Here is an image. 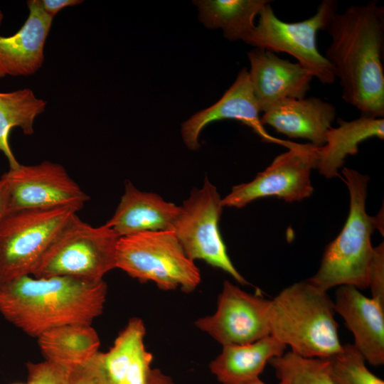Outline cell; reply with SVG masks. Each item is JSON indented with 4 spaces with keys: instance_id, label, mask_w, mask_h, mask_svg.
Segmentation results:
<instances>
[{
    "instance_id": "1",
    "label": "cell",
    "mask_w": 384,
    "mask_h": 384,
    "mask_svg": "<svg viewBox=\"0 0 384 384\" xmlns=\"http://www.w3.org/2000/svg\"><path fill=\"white\" fill-rule=\"evenodd\" d=\"M325 58L342 88V98L362 116L384 117V8L376 1L353 5L331 18Z\"/></svg>"
},
{
    "instance_id": "2",
    "label": "cell",
    "mask_w": 384,
    "mask_h": 384,
    "mask_svg": "<svg viewBox=\"0 0 384 384\" xmlns=\"http://www.w3.org/2000/svg\"><path fill=\"white\" fill-rule=\"evenodd\" d=\"M105 281L26 275L0 286V313L29 336L58 326L91 324L104 309Z\"/></svg>"
},
{
    "instance_id": "3",
    "label": "cell",
    "mask_w": 384,
    "mask_h": 384,
    "mask_svg": "<svg viewBox=\"0 0 384 384\" xmlns=\"http://www.w3.org/2000/svg\"><path fill=\"white\" fill-rule=\"evenodd\" d=\"M334 304L309 279L295 282L270 300V335L304 357L329 358L343 349Z\"/></svg>"
},
{
    "instance_id": "4",
    "label": "cell",
    "mask_w": 384,
    "mask_h": 384,
    "mask_svg": "<svg viewBox=\"0 0 384 384\" xmlns=\"http://www.w3.org/2000/svg\"><path fill=\"white\" fill-rule=\"evenodd\" d=\"M342 173L350 194V208L339 235L326 247L316 273L309 278L321 289L343 285L368 287V272L373 255L371 234L377 228L375 217L366 208L369 176L343 168Z\"/></svg>"
},
{
    "instance_id": "5",
    "label": "cell",
    "mask_w": 384,
    "mask_h": 384,
    "mask_svg": "<svg viewBox=\"0 0 384 384\" xmlns=\"http://www.w3.org/2000/svg\"><path fill=\"white\" fill-rule=\"evenodd\" d=\"M116 268L140 282H153L163 290L193 291L201 273L186 255L172 230L146 231L120 237Z\"/></svg>"
},
{
    "instance_id": "6",
    "label": "cell",
    "mask_w": 384,
    "mask_h": 384,
    "mask_svg": "<svg viewBox=\"0 0 384 384\" xmlns=\"http://www.w3.org/2000/svg\"><path fill=\"white\" fill-rule=\"evenodd\" d=\"M119 238L105 224L92 226L76 214L44 253L31 276L102 280L116 268Z\"/></svg>"
},
{
    "instance_id": "7",
    "label": "cell",
    "mask_w": 384,
    "mask_h": 384,
    "mask_svg": "<svg viewBox=\"0 0 384 384\" xmlns=\"http://www.w3.org/2000/svg\"><path fill=\"white\" fill-rule=\"evenodd\" d=\"M65 207L11 211L0 222V286L34 268L77 214Z\"/></svg>"
},
{
    "instance_id": "8",
    "label": "cell",
    "mask_w": 384,
    "mask_h": 384,
    "mask_svg": "<svg viewBox=\"0 0 384 384\" xmlns=\"http://www.w3.org/2000/svg\"><path fill=\"white\" fill-rule=\"evenodd\" d=\"M337 11L336 1L323 0L310 18L288 23L277 17L270 3L261 11L257 24L242 41L255 48L288 53L313 78L323 85H331L336 78L331 65L319 51L316 35L319 31H325Z\"/></svg>"
},
{
    "instance_id": "9",
    "label": "cell",
    "mask_w": 384,
    "mask_h": 384,
    "mask_svg": "<svg viewBox=\"0 0 384 384\" xmlns=\"http://www.w3.org/2000/svg\"><path fill=\"white\" fill-rule=\"evenodd\" d=\"M223 208L217 188L206 176L203 186L193 188L180 206L172 231L190 260H203L248 284L230 259L220 232Z\"/></svg>"
},
{
    "instance_id": "10",
    "label": "cell",
    "mask_w": 384,
    "mask_h": 384,
    "mask_svg": "<svg viewBox=\"0 0 384 384\" xmlns=\"http://www.w3.org/2000/svg\"><path fill=\"white\" fill-rule=\"evenodd\" d=\"M317 149L310 143L294 142L252 181L233 186L222 198L223 206L241 208L256 199L270 196L288 203L309 197L314 191L310 174L316 169Z\"/></svg>"
},
{
    "instance_id": "11",
    "label": "cell",
    "mask_w": 384,
    "mask_h": 384,
    "mask_svg": "<svg viewBox=\"0 0 384 384\" xmlns=\"http://www.w3.org/2000/svg\"><path fill=\"white\" fill-rule=\"evenodd\" d=\"M1 177L9 191V213L61 207L78 212L90 198L62 165L49 161L32 166L20 164Z\"/></svg>"
},
{
    "instance_id": "12",
    "label": "cell",
    "mask_w": 384,
    "mask_h": 384,
    "mask_svg": "<svg viewBox=\"0 0 384 384\" xmlns=\"http://www.w3.org/2000/svg\"><path fill=\"white\" fill-rule=\"evenodd\" d=\"M270 300L223 283L215 312L195 325L223 346L246 344L270 335Z\"/></svg>"
},
{
    "instance_id": "13",
    "label": "cell",
    "mask_w": 384,
    "mask_h": 384,
    "mask_svg": "<svg viewBox=\"0 0 384 384\" xmlns=\"http://www.w3.org/2000/svg\"><path fill=\"white\" fill-rule=\"evenodd\" d=\"M260 113L248 70L243 68L216 103L196 112L182 123L181 137L187 148L197 150L201 146L199 136L205 127L214 121L233 119L250 127L264 141L289 148L294 142L281 140L269 134L261 123Z\"/></svg>"
},
{
    "instance_id": "14",
    "label": "cell",
    "mask_w": 384,
    "mask_h": 384,
    "mask_svg": "<svg viewBox=\"0 0 384 384\" xmlns=\"http://www.w3.org/2000/svg\"><path fill=\"white\" fill-rule=\"evenodd\" d=\"M247 57L249 78L260 112L283 100L306 97L313 76L299 63L257 48Z\"/></svg>"
},
{
    "instance_id": "15",
    "label": "cell",
    "mask_w": 384,
    "mask_h": 384,
    "mask_svg": "<svg viewBox=\"0 0 384 384\" xmlns=\"http://www.w3.org/2000/svg\"><path fill=\"white\" fill-rule=\"evenodd\" d=\"M335 295V311L353 334V345L370 365H383L384 304L351 285L338 287Z\"/></svg>"
},
{
    "instance_id": "16",
    "label": "cell",
    "mask_w": 384,
    "mask_h": 384,
    "mask_svg": "<svg viewBox=\"0 0 384 384\" xmlns=\"http://www.w3.org/2000/svg\"><path fill=\"white\" fill-rule=\"evenodd\" d=\"M27 4L29 14L21 28L12 36H0V78L33 75L43 63L53 18L44 11L41 0Z\"/></svg>"
},
{
    "instance_id": "17",
    "label": "cell",
    "mask_w": 384,
    "mask_h": 384,
    "mask_svg": "<svg viewBox=\"0 0 384 384\" xmlns=\"http://www.w3.org/2000/svg\"><path fill=\"white\" fill-rule=\"evenodd\" d=\"M336 117V107L316 97L288 98L274 104L260 117L267 124L289 138H302L321 147Z\"/></svg>"
},
{
    "instance_id": "18",
    "label": "cell",
    "mask_w": 384,
    "mask_h": 384,
    "mask_svg": "<svg viewBox=\"0 0 384 384\" xmlns=\"http://www.w3.org/2000/svg\"><path fill=\"white\" fill-rule=\"evenodd\" d=\"M180 206L159 195L137 189L129 181L105 225L120 238L146 231L172 230Z\"/></svg>"
},
{
    "instance_id": "19",
    "label": "cell",
    "mask_w": 384,
    "mask_h": 384,
    "mask_svg": "<svg viewBox=\"0 0 384 384\" xmlns=\"http://www.w3.org/2000/svg\"><path fill=\"white\" fill-rule=\"evenodd\" d=\"M143 321L129 319L112 346L97 358L109 384H148L153 356L144 346Z\"/></svg>"
},
{
    "instance_id": "20",
    "label": "cell",
    "mask_w": 384,
    "mask_h": 384,
    "mask_svg": "<svg viewBox=\"0 0 384 384\" xmlns=\"http://www.w3.org/2000/svg\"><path fill=\"white\" fill-rule=\"evenodd\" d=\"M286 348L271 335L250 343L224 346L210 362V370L221 384H252L270 361Z\"/></svg>"
},
{
    "instance_id": "21",
    "label": "cell",
    "mask_w": 384,
    "mask_h": 384,
    "mask_svg": "<svg viewBox=\"0 0 384 384\" xmlns=\"http://www.w3.org/2000/svg\"><path fill=\"white\" fill-rule=\"evenodd\" d=\"M338 126L331 127L325 144L317 149L316 169L327 178L338 175L348 156L358 152L359 144L370 138L384 139V119L366 116L351 121L338 119Z\"/></svg>"
},
{
    "instance_id": "22",
    "label": "cell",
    "mask_w": 384,
    "mask_h": 384,
    "mask_svg": "<svg viewBox=\"0 0 384 384\" xmlns=\"http://www.w3.org/2000/svg\"><path fill=\"white\" fill-rule=\"evenodd\" d=\"M46 361L72 369L92 359L100 341L90 324H68L50 329L38 337Z\"/></svg>"
},
{
    "instance_id": "23",
    "label": "cell",
    "mask_w": 384,
    "mask_h": 384,
    "mask_svg": "<svg viewBox=\"0 0 384 384\" xmlns=\"http://www.w3.org/2000/svg\"><path fill=\"white\" fill-rule=\"evenodd\" d=\"M200 21L209 28H221L231 41L242 40L255 27V19L268 0L193 1Z\"/></svg>"
},
{
    "instance_id": "24",
    "label": "cell",
    "mask_w": 384,
    "mask_h": 384,
    "mask_svg": "<svg viewBox=\"0 0 384 384\" xmlns=\"http://www.w3.org/2000/svg\"><path fill=\"white\" fill-rule=\"evenodd\" d=\"M46 102L36 97L33 90L23 88L0 92V151L8 160L9 169L19 166L9 143L12 129L19 127L26 135L33 134V122L43 113Z\"/></svg>"
},
{
    "instance_id": "25",
    "label": "cell",
    "mask_w": 384,
    "mask_h": 384,
    "mask_svg": "<svg viewBox=\"0 0 384 384\" xmlns=\"http://www.w3.org/2000/svg\"><path fill=\"white\" fill-rule=\"evenodd\" d=\"M269 363L278 384H334L330 358L304 357L291 351L272 358Z\"/></svg>"
},
{
    "instance_id": "26",
    "label": "cell",
    "mask_w": 384,
    "mask_h": 384,
    "mask_svg": "<svg viewBox=\"0 0 384 384\" xmlns=\"http://www.w3.org/2000/svg\"><path fill=\"white\" fill-rule=\"evenodd\" d=\"M330 360L334 384H384L383 380L369 370L353 344L343 345L342 351Z\"/></svg>"
},
{
    "instance_id": "27",
    "label": "cell",
    "mask_w": 384,
    "mask_h": 384,
    "mask_svg": "<svg viewBox=\"0 0 384 384\" xmlns=\"http://www.w3.org/2000/svg\"><path fill=\"white\" fill-rule=\"evenodd\" d=\"M26 366L29 384H70V368L46 360Z\"/></svg>"
},
{
    "instance_id": "28",
    "label": "cell",
    "mask_w": 384,
    "mask_h": 384,
    "mask_svg": "<svg viewBox=\"0 0 384 384\" xmlns=\"http://www.w3.org/2000/svg\"><path fill=\"white\" fill-rule=\"evenodd\" d=\"M368 287L371 297L384 304V244L374 247L368 272Z\"/></svg>"
},
{
    "instance_id": "29",
    "label": "cell",
    "mask_w": 384,
    "mask_h": 384,
    "mask_svg": "<svg viewBox=\"0 0 384 384\" xmlns=\"http://www.w3.org/2000/svg\"><path fill=\"white\" fill-rule=\"evenodd\" d=\"M70 384H109L100 368L97 355L90 361L70 369Z\"/></svg>"
},
{
    "instance_id": "30",
    "label": "cell",
    "mask_w": 384,
    "mask_h": 384,
    "mask_svg": "<svg viewBox=\"0 0 384 384\" xmlns=\"http://www.w3.org/2000/svg\"><path fill=\"white\" fill-rule=\"evenodd\" d=\"M44 11L53 18L63 8L82 3L81 0H41Z\"/></svg>"
},
{
    "instance_id": "31",
    "label": "cell",
    "mask_w": 384,
    "mask_h": 384,
    "mask_svg": "<svg viewBox=\"0 0 384 384\" xmlns=\"http://www.w3.org/2000/svg\"><path fill=\"white\" fill-rule=\"evenodd\" d=\"M9 191L6 182L0 178V222L9 210Z\"/></svg>"
},
{
    "instance_id": "32",
    "label": "cell",
    "mask_w": 384,
    "mask_h": 384,
    "mask_svg": "<svg viewBox=\"0 0 384 384\" xmlns=\"http://www.w3.org/2000/svg\"><path fill=\"white\" fill-rule=\"evenodd\" d=\"M148 384H174L172 379L159 369L151 368Z\"/></svg>"
},
{
    "instance_id": "33",
    "label": "cell",
    "mask_w": 384,
    "mask_h": 384,
    "mask_svg": "<svg viewBox=\"0 0 384 384\" xmlns=\"http://www.w3.org/2000/svg\"><path fill=\"white\" fill-rule=\"evenodd\" d=\"M3 18H4V14H3L2 11L0 10V26L1 25Z\"/></svg>"
},
{
    "instance_id": "34",
    "label": "cell",
    "mask_w": 384,
    "mask_h": 384,
    "mask_svg": "<svg viewBox=\"0 0 384 384\" xmlns=\"http://www.w3.org/2000/svg\"><path fill=\"white\" fill-rule=\"evenodd\" d=\"M252 384H267V383H264L260 379H259L257 381H255V383H253Z\"/></svg>"
},
{
    "instance_id": "35",
    "label": "cell",
    "mask_w": 384,
    "mask_h": 384,
    "mask_svg": "<svg viewBox=\"0 0 384 384\" xmlns=\"http://www.w3.org/2000/svg\"><path fill=\"white\" fill-rule=\"evenodd\" d=\"M13 384H29V383H13Z\"/></svg>"
}]
</instances>
